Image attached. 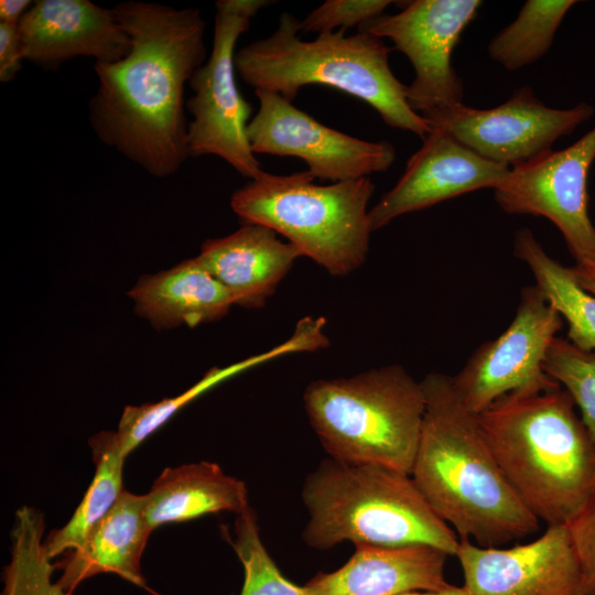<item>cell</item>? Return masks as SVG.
<instances>
[{
  "mask_svg": "<svg viewBox=\"0 0 595 595\" xmlns=\"http://www.w3.org/2000/svg\"><path fill=\"white\" fill-rule=\"evenodd\" d=\"M43 532L44 519L39 511L29 507L18 510L1 595H65L52 581L56 566L42 542Z\"/></svg>",
  "mask_w": 595,
  "mask_h": 595,
  "instance_id": "25",
  "label": "cell"
},
{
  "mask_svg": "<svg viewBox=\"0 0 595 595\" xmlns=\"http://www.w3.org/2000/svg\"><path fill=\"white\" fill-rule=\"evenodd\" d=\"M595 160V126L563 150L512 167L493 190L508 214L552 221L578 264L595 266V228L587 212V177Z\"/></svg>",
  "mask_w": 595,
  "mask_h": 595,
  "instance_id": "11",
  "label": "cell"
},
{
  "mask_svg": "<svg viewBox=\"0 0 595 595\" xmlns=\"http://www.w3.org/2000/svg\"><path fill=\"white\" fill-rule=\"evenodd\" d=\"M400 595H470L464 586L450 585L448 587L440 591H419L409 592Z\"/></svg>",
  "mask_w": 595,
  "mask_h": 595,
  "instance_id": "34",
  "label": "cell"
},
{
  "mask_svg": "<svg viewBox=\"0 0 595 595\" xmlns=\"http://www.w3.org/2000/svg\"><path fill=\"white\" fill-rule=\"evenodd\" d=\"M23 60L57 69L75 57L112 63L130 50V39L112 9L88 0H37L19 23Z\"/></svg>",
  "mask_w": 595,
  "mask_h": 595,
  "instance_id": "16",
  "label": "cell"
},
{
  "mask_svg": "<svg viewBox=\"0 0 595 595\" xmlns=\"http://www.w3.org/2000/svg\"><path fill=\"white\" fill-rule=\"evenodd\" d=\"M144 505V495L123 490L86 541L66 552L55 564L62 570L55 583L65 595H69L80 582L100 573H113L145 587L140 560L153 530L148 524Z\"/></svg>",
  "mask_w": 595,
  "mask_h": 595,
  "instance_id": "19",
  "label": "cell"
},
{
  "mask_svg": "<svg viewBox=\"0 0 595 595\" xmlns=\"http://www.w3.org/2000/svg\"><path fill=\"white\" fill-rule=\"evenodd\" d=\"M355 547L342 567L305 584L311 595H400L451 585L444 573L448 555L442 550L425 544Z\"/></svg>",
  "mask_w": 595,
  "mask_h": 595,
  "instance_id": "17",
  "label": "cell"
},
{
  "mask_svg": "<svg viewBox=\"0 0 595 595\" xmlns=\"http://www.w3.org/2000/svg\"><path fill=\"white\" fill-rule=\"evenodd\" d=\"M543 369L570 393L595 441V353L555 337L547 351Z\"/></svg>",
  "mask_w": 595,
  "mask_h": 595,
  "instance_id": "28",
  "label": "cell"
},
{
  "mask_svg": "<svg viewBox=\"0 0 595 595\" xmlns=\"http://www.w3.org/2000/svg\"><path fill=\"white\" fill-rule=\"evenodd\" d=\"M302 257L291 242L278 239L272 229L246 223L235 232L206 240L199 260L225 285L236 305L259 309Z\"/></svg>",
  "mask_w": 595,
  "mask_h": 595,
  "instance_id": "18",
  "label": "cell"
},
{
  "mask_svg": "<svg viewBox=\"0 0 595 595\" xmlns=\"http://www.w3.org/2000/svg\"><path fill=\"white\" fill-rule=\"evenodd\" d=\"M562 327V317L536 285L521 290L510 325L482 344L452 377L463 404L479 414L513 392L561 387L543 369L547 351Z\"/></svg>",
  "mask_w": 595,
  "mask_h": 595,
  "instance_id": "10",
  "label": "cell"
},
{
  "mask_svg": "<svg viewBox=\"0 0 595 595\" xmlns=\"http://www.w3.org/2000/svg\"><path fill=\"white\" fill-rule=\"evenodd\" d=\"M574 0H528L517 18L487 46L489 57L508 71L531 65L550 50Z\"/></svg>",
  "mask_w": 595,
  "mask_h": 595,
  "instance_id": "24",
  "label": "cell"
},
{
  "mask_svg": "<svg viewBox=\"0 0 595 595\" xmlns=\"http://www.w3.org/2000/svg\"><path fill=\"white\" fill-rule=\"evenodd\" d=\"M310 519L302 533L311 548L425 544L447 555L459 538L429 505L410 474L375 464L328 457L305 479Z\"/></svg>",
  "mask_w": 595,
  "mask_h": 595,
  "instance_id": "5",
  "label": "cell"
},
{
  "mask_svg": "<svg viewBox=\"0 0 595 595\" xmlns=\"http://www.w3.org/2000/svg\"><path fill=\"white\" fill-rule=\"evenodd\" d=\"M594 116L583 101L569 109L548 107L524 85L489 109L459 104L430 120L480 156L518 167L553 150V144Z\"/></svg>",
  "mask_w": 595,
  "mask_h": 595,
  "instance_id": "13",
  "label": "cell"
},
{
  "mask_svg": "<svg viewBox=\"0 0 595 595\" xmlns=\"http://www.w3.org/2000/svg\"><path fill=\"white\" fill-rule=\"evenodd\" d=\"M30 0H1L0 1V22L19 25L23 15L32 7Z\"/></svg>",
  "mask_w": 595,
  "mask_h": 595,
  "instance_id": "32",
  "label": "cell"
},
{
  "mask_svg": "<svg viewBox=\"0 0 595 595\" xmlns=\"http://www.w3.org/2000/svg\"><path fill=\"white\" fill-rule=\"evenodd\" d=\"M345 32L340 29L304 41L300 20L283 12L268 37L236 53L235 67L255 90L275 93L290 101L307 85L334 87L370 105L390 128L423 140L431 123L409 106L407 85L390 68V47L367 31Z\"/></svg>",
  "mask_w": 595,
  "mask_h": 595,
  "instance_id": "4",
  "label": "cell"
},
{
  "mask_svg": "<svg viewBox=\"0 0 595 595\" xmlns=\"http://www.w3.org/2000/svg\"><path fill=\"white\" fill-rule=\"evenodd\" d=\"M89 444L96 465L94 478L69 521L45 539L44 547L51 559L79 548L125 490L122 469L126 457L120 452L115 432H99L89 440Z\"/></svg>",
  "mask_w": 595,
  "mask_h": 595,
  "instance_id": "23",
  "label": "cell"
},
{
  "mask_svg": "<svg viewBox=\"0 0 595 595\" xmlns=\"http://www.w3.org/2000/svg\"><path fill=\"white\" fill-rule=\"evenodd\" d=\"M455 556L470 595H585L567 524L548 526L540 538L511 548L459 539Z\"/></svg>",
  "mask_w": 595,
  "mask_h": 595,
  "instance_id": "14",
  "label": "cell"
},
{
  "mask_svg": "<svg viewBox=\"0 0 595 595\" xmlns=\"http://www.w3.org/2000/svg\"><path fill=\"white\" fill-rule=\"evenodd\" d=\"M567 528L580 562L585 595H595V496Z\"/></svg>",
  "mask_w": 595,
  "mask_h": 595,
  "instance_id": "30",
  "label": "cell"
},
{
  "mask_svg": "<svg viewBox=\"0 0 595 595\" xmlns=\"http://www.w3.org/2000/svg\"><path fill=\"white\" fill-rule=\"evenodd\" d=\"M425 412L411 470L433 510L459 539L499 547L532 534L539 520L505 477L478 422L452 377L428 374Z\"/></svg>",
  "mask_w": 595,
  "mask_h": 595,
  "instance_id": "2",
  "label": "cell"
},
{
  "mask_svg": "<svg viewBox=\"0 0 595 595\" xmlns=\"http://www.w3.org/2000/svg\"><path fill=\"white\" fill-rule=\"evenodd\" d=\"M270 3L268 0L216 2L212 52L193 74L188 84L194 94L186 101L193 117L187 127L191 156H219L250 180L263 170L247 136L253 109L236 84L235 47L252 17Z\"/></svg>",
  "mask_w": 595,
  "mask_h": 595,
  "instance_id": "8",
  "label": "cell"
},
{
  "mask_svg": "<svg viewBox=\"0 0 595 595\" xmlns=\"http://www.w3.org/2000/svg\"><path fill=\"white\" fill-rule=\"evenodd\" d=\"M570 270L576 282L584 290L595 295V266L576 263Z\"/></svg>",
  "mask_w": 595,
  "mask_h": 595,
  "instance_id": "33",
  "label": "cell"
},
{
  "mask_svg": "<svg viewBox=\"0 0 595 595\" xmlns=\"http://www.w3.org/2000/svg\"><path fill=\"white\" fill-rule=\"evenodd\" d=\"M258 111L247 127L255 154L300 158L315 177L332 183L386 172L397 152L387 141H366L329 128L279 94L255 90Z\"/></svg>",
  "mask_w": 595,
  "mask_h": 595,
  "instance_id": "12",
  "label": "cell"
},
{
  "mask_svg": "<svg viewBox=\"0 0 595 595\" xmlns=\"http://www.w3.org/2000/svg\"><path fill=\"white\" fill-rule=\"evenodd\" d=\"M307 171L277 175L262 171L231 195L246 223L282 235L332 275L344 277L366 261L370 234V177L318 185Z\"/></svg>",
  "mask_w": 595,
  "mask_h": 595,
  "instance_id": "7",
  "label": "cell"
},
{
  "mask_svg": "<svg viewBox=\"0 0 595 595\" xmlns=\"http://www.w3.org/2000/svg\"><path fill=\"white\" fill-rule=\"evenodd\" d=\"M561 387L513 392L477 414L510 486L548 526L567 524L595 496V441Z\"/></svg>",
  "mask_w": 595,
  "mask_h": 595,
  "instance_id": "3",
  "label": "cell"
},
{
  "mask_svg": "<svg viewBox=\"0 0 595 595\" xmlns=\"http://www.w3.org/2000/svg\"><path fill=\"white\" fill-rule=\"evenodd\" d=\"M422 147L407 162L396 185L369 209L371 231L399 216L482 188L495 190L510 167L489 161L445 129L432 126Z\"/></svg>",
  "mask_w": 595,
  "mask_h": 595,
  "instance_id": "15",
  "label": "cell"
},
{
  "mask_svg": "<svg viewBox=\"0 0 595 595\" xmlns=\"http://www.w3.org/2000/svg\"><path fill=\"white\" fill-rule=\"evenodd\" d=\"M19 25L0 22V80L9 83L22 68Z\"/></svg>",
  "mask_w": 595,
  "mask_h": 595,
  "instance_id": "31",
  "label": "cell"
},
{
  "mask_svg": "<svg viewBox=\"0 0 595 595\" xmlns=\"http://www.w3.org/2000/svg\"><path fill=\"white\" fill-rule=\"evenodd\" d=\"M144 498L145 518L152 530L207 513L239 515L249 508L245 483L210 462L165 468Z\"/></svg>",
  "mask_w": 595,
  "mask_h": 595,
  "instance_id": "21",
  "label": "cell"
},
{
  "mask_svg": "<svg viewBox=\"0 0 595 595\" xmlns=\"http://www.w3.org/2000/svg\"><path fill=\"white\" fill-rule=\"evenodd\" d=\"M129 53L95 63L89 121L98 139L147 173L166 177L191 158L185 85L204 64L205 21L197 8L125 1L112 8Z\"/></svg>",
  "mask_w": 595,
  "mask_h": 595,
  "instance_id": "1",
  "label": "cell"
},
{
  "mask_svg": "<svg viewBox=\"0 0 595 595\" xmlns=\"http://www.w3.org/2000/svg\"><path fill=\"white\" fill-rule=\"evenodd\" d=\"M139 315L156 328L194 327L224 317L235 305L229 290L198 257L141 278L129 291Z\"/></svg>",
  "mask_w": 595,
  "mask_h": 595,
  "instance_id": "20",
  "label": "cell"
},
{
  "mask_svg": "<svg viewBox=\"0 0 595 595\" xmlns=\"http://www.w3.org/2000/svg\"><path fill=\"white\" fill-rule=\"evenodd\" d=\"M515 256L526 262L551 306L569 325V340L595 349V295L584 290L569 267L551 258L528 228L515 235Z\"/></svg>",
  "mask_w": 595,
  "mask_h": 595,
  "instance_id": "22",
  "label": "cell"
},
{
  "mask_svg": "<svg viewBox=\"0 0 595 595\" xmlns=\"http://www.w3.org/2000/svg\"><path fill=\"white\" fill-rule=\"evenodd\" d=\"M231 544L245 573L240 595H311L305 585H295L283 576L261 540L250 507L237 515Z\"/></svg>",
  "mask_w": 595,
  "mask_h": 595,
  "instance_id": "27",
  "label": "cell"
},
{
  "mask_svg": "<svg viewBox=\"0 0 595 595\" xmlns=\"http://www.w3.org/2000/svg\"><path fill=\"white\" fill-rule=\"evenodd\" d=\"M262 363H264V356L259 354L224 368H213L198 382L174 398L155 403L127 405L118 430L115 432L121 454L127 457L141 442L188 402L224 380Z\"/></svg>",
  "mask_w": 595,
  "mask_h": 595,
  "instance_id": "26",
  "label": "cell"
},
{
  "mask_svg": "<svg viewBox=\"0 0 595 595\" xmlns=\"http://www.w3.org/2000/svg\"><path fill=\"white\" fill-rule=\"evenodd\" d=\"M309 421L329 457L411 474L425 396L402 366L372 368L351 377L320 379L303 394Z\"/></svg>",
  "mask_w": 595,
  "mask_h": 595,
  "instance_id": "6",
  "label": "cell"
},
{
  "mask_svg": "<svg viewBox=\"0 0 595 595\" xmlns=\"http://www.w3.org/2000/svg\"><path fill=\"white\" fill-rule=\"evenodd\" d=\"M391 3V0H327L300 21L301 33L318 35L336 29H359L382 15Z\"/></svg>",
  "mask_w": 595,
  "mask_h": 595,
  "instance_id": "29",
  "label": "cell"
},
{
  "mask_svg": "<svg viewBox=\"0 0 595 595\" xmlns=\"http://www.w3.org/2000/svg\"><path fill=\"white\" fill-rule=\"evenodd\" d=\"M479 0H414L358 30L389 39L414 69L407 85L409 106L424 119L463 104V82L452 65L461 35L476 18Z\"/></svg>",
  "mask_w": 595,
  "mask_h": 595,
  "instance_id": "9",
  "label": "cell"
}]
</instances>
